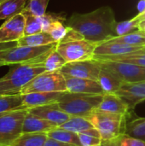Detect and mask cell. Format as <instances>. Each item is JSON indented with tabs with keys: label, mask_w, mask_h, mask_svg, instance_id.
<instances>
[{
	"label": "cell",
	"mask_w": 145,
	"mask_h": 146,
	"mask_svg": "<svg viewBox=\"0 0 145 146\" xmlns=\"http://www.w3.org/2000/svg\"><path fill=\"white\" fill-rule=\"evenodd\" d=\"M65 21L67 27L96 45L116 36L117 21L115 12L109 6L100 7L85 14L74 13Z\"/></svg>",
	"instance_id": "obj_1"
},
{
	"label": "cell",
	"mask_w": 145,
	"mask_h": 146,
	"mask_svg": "<svg viewBox=\"0 0 145 146\" xmlns=\"http://www.w3.org/2000/svg\"><path fill=\"white\" fill-rule=\"evenodd\" d=\"M45 70L43 62H26L15 67L0 78V95L21 94L22 88Z\"/></svg>",
	"instance_id": "obj_2"
},
{
	"label": "cell",
	"mask_w": 145,
	"mask_h": 146,
	"mask_svg": "<svg viewBox=\"0 0 145 146\" xmlns=\"http://www.w3.org/2000/svg\"><path fill=\"white\" fill-rule=\"evenodd\" d=\"M96 46L85 39L78 32L68 27L66 36L57 43L56 49L67 62H73L93 59Z\"/></svg>",
	"instance_id": "obj_3"
},
{
	"label": "cell",
	"mask_w": 145,
	"mask_h": 146,
	"mask_svg": "<svg viewBox=\"0 0 145 146\" xmlns=\"http://www.w3.org/2000/svg\"><path fill=\"white\" fill-rule=\"evenodd\" d=\"M103 94H85L65 92L57 104L62 110L70 116H90L98 107Z\"/></svg>",
	"instance_id": "obj_4"
},
{
	"label": "cell",
	"mask_w": 145,
	"mask_h": 146,
	"mask_svg": "<svg viewBox=\"0 0 145 146\" xmlns=\"http://www.w3.org/2000/svg\"><path fill=\"white\" fill-rule=\"evenodd\" d=\"M57 43L44 46H20L15 44L0 51V63L2 66L15 65L26 62H44Z\"/></svg>",
	"instance_id": "obj_5"
},
{
	"label": "cell",
	"mask_w": 145,
	"mask_h": 146,
	"mask_svg": "<svg viewBox=\"0 0 145 146\" xmlns=\"http://www.w3.org/2000/svg\"><path fill=\"white\" fill-rule=\"evenodd\" d=\"M87 119L99 132L102 140L120 138L126 134V127L129 120L120 115L95 110Z\"/></svg>",
	"instance_id": "obj_6"
},
{
	"label": "cell",
	"mask_w": 145,
	"mask_h": 146,
	"mask_svg": "<svg viewBox=\"0 0 145 146\" xmlns=\"http://www.w3.org/2000/svg\"><path fill=\"white\" fill-rule=\"evenodd\" d=\"M67 92L66 79L64 74L58 71H44L37 75L27 85H26L21 94L32 92Z\"/></svg>",
	"instance_id": "obj_7"
},
{
	"label": "cell",
	"mask_w": 145,
	"mask_h": 146,
	"mask_svg": "<svg viewBox=\"0 0 145 146\" xmlns=\"http://www.w3.org/2000/svg\"><path fill=\"white\" fill-rule=\"evenodd\" d=\"M27 109H21L0 115V145L11 146L22 133Z\"/></svg>",
	"instance_id": "obj_8"
},
{
	"label": "cell",
	"mask_w": 145,
	"mask_h": 146,
	"mask_svg": "<svg viewBox=\"0 0 145 146\" xmlns=\"http://www.w3.org/2000/svg\"><path fill=\"white\" fill-rule=\"evenodd\" d=\"M101 62L96 59L67 62L61 69L64 76L97 80L101 71Z\"/></svg>",
	"instance_id": "obj_9"
},
{
	"label": "cell",
	"mask_w": 145,
	"mask_h": 146,
	"mask_svg": "<svg viewBox=\"0 0 145 146\" xmlns=\"http://www.w3.org/2000/svg\"><path fill=\"white\" fill-rule=\"evenodd\" d=\"M99 62L103 67L116 74L124 81V83H137L145 80V67L119 62Z\"/></svg>",
	"instance_id": "obj_10"
},
{
	"label": "cell",
	"mask_w": 145,
	"mask_h": 146,
	"mask_svg": "<svg viewBox=\"0 0 145 146\" xmlns=\"http://www.w3.org/2000/svg\"><path fill=\"white\" fill-rule=\"evenodd\" d=\"M26 17L19 13L7 20L0 27V44L17 42L25 35Z\"/></svg>",
	"instance_id": "obj_11"
},
{
	"label": "cell",
	"mask_w": 145,
	"mask_h": 146,
	"mask_svg": "<svg viewBox=\"0 0 145 146\" xmlns=\"http://www.w3.org/2000/svg\"><path fill=\"white\" fill-rule=\"evenodd\" d=\"M96 110L123 115L130 121L132 119V113L134 110L117 93H104L103 99Z\"/></svg>",
	"instance_id": "obj_12"
},
{
	"label": "cell",
	"mask_w": 145,
	"mask_h": 146,
	"mask_svg": "<svg viewBox=\"0 0 145 146\" xmlns=\"http://www.w3.org/2000/svg\"><path fill=\"white\" fill-rule=\"evenodd\" d=\"M67 92L85 94H104L97 80L65 76Z\"/></svg>",
	"instance_id": "obj_13"
},
{
	"label": "cell",
	"mask_w": 145,
	"mask_h": 146,
	"mask_svg": "<svg viewBox=\"0 0 145 146\" xmlns=\"http://www.w3.org/2000/svg\"><path fill=\"white\" fill-rule=\"evenodd\" d=\"M28 110L35 115H38L43 119L55 123L58 127L62 125L70 118L69 115H68L60 109L57 102L44 106L32 108Z\"/></svg>",
	"instance_id": "obj_14"
},
{
	"label": "cell",
	"mask_w": 145,
	"mask_h": 146,
	"mask_svg": "<svg viewBox=\"0 0 145 146\" xmlns=\"http://www.w3.org/2000/svg\"><path fill=\"white\" fill-rule=\"evenodd\" d=\"M143 49H144V47H137L118 42L105 41L96 46L94 50V56H122L133 53Z\"/></svg>",
	"instance_id": "obj_15"
},
{
	"label": "cell",
	"mask_w": 145,
	"mask_h": 146,
	"mask_svg": "<svg viewBox=\"0 0 145 146\" xmlns=\"http://www.w3.org/2000/svg\"><path fill=\"white\" fill-rule=\"evenodd\" d=\"M116 93L134 110L137 104L145 101V80L137 83H125Z\"/></svg>",
	"instance_id": "obj_16"
},
{
	"label": "cell",
	"mask_w": 145,
	"mask_h": 146,
	"mask_svg": "<svg viewBox=\"0 0 145 146\" xmlns=\"http://www.w3.org/2000/svg\"><path fill=\"white\" fill-rule=\"evenodd\" d=\"M63 92H32L22 95V105L25 109L44 106L56 103Z\"/></svg>",
	"instance_id": "obj_17"
},
{
	"label": "cell",
	"mask_w": 145,
	"mask_h": 146,
	"mask_svg": "<svg viewBox=\"0 0 145 146\" xmlns=\"http://www.w3.org/2000/svg\"><path fill=\"white\" fill-rule=\"evenodd\" d=\"M57 127L58 126L55 123L35 115L28 110V113L23 122L22 133H47Z\"/></svg>",
	"instance_id": "obj_18"
},
{
	"label": "cell",
	"mask_w": 145,
	"mask_h": 146,
	"mask_svg": "<svg viewBox=\"0 0 145 146\" xmlns=\"http://www.w3.org/2000/svg\"><path fill=\"white\" fill-rule=\"evenodd\" d=\"M97 81L104 93H116L125 84L116 74L103 66Z\"/></svg>",
	"instance_id": "obj_19"
},
{
	"label": "cell",
	"mask_w": 145,
	"mask_h": 146,
	"mask_svg": "<svg viewBox=\"0 0 145 146\" xmlns=\"http://www.w3.org/2000/svg\"><path fill=\"white\" fill-rule=\"evenodd\" d=\"M93 59H96L98 61H110V62L132 63V64H136V65L145 67V48L138 51L130 53L127 55L94 56Z\"/></svg>",
	"instance_id": "obj_20"
},
{
	"label": "cell",
	"mask_w": 145,
	"mask_h": 146,
	"mask_svg": "<svg viewBox=\"0 0 145 146\" xmlns=\"http://www.w3.org/2000/svg\"><path fill=\"white\" fill-rule=\"evenodd\" d=\"M51 44H56L51 36L45 32H40L38 33L24 35L21 39L17 41V45L20 46H44Z\"/></svg>",
	"instance_id": "obj_21"
},
{
	"label": "cell",
	"mask_w": 145,
	"mask_h": 146,
	"mask_svg": "<svg viewBox=\"0 0 145 146\" xmlns=\"http://www.w3.org/2000/svg\"><path fill=\"white\" fill-rule=\"evenodd\" d=\"M28 0H3L0 2V21L7 20L19 13L26 7Z\"/></svg>",
	"instance_id": "obj_22"
},
{
	"label": "cell",
	"mask_w": 145,
	"mask_h": 146,
	"mask_svg": "<svg viewBox=\"0 0 145 146\" xmlns=\"http://www.w3.org/2000/svg\"><path fill=\"white\" fill-rule=\"evenodd\" d=\"M59 127L79 134L90 130L94 127L86 117L70 116V118L62 125L59 126Z\"/></svg>",
	"instance_id": "obj_23"
},
{
	"label": "cell",
	"mask_w": 145,
	"mask_h": 146,
	"mask_svg": "<svg viewBox=\"0 0 145 146\" xmlns=\"http://www.w3.org/2000/svg\"><path fill=\"white\" fill-rule=\"evenodd\" d=\"M108 41L118 42V43H122V44H126L132 45V46L145 48V32L137 29L133 32H131L124 35L113 37Z\"/></svg>",
	"instance_id": "obj_24"
},
{
	"label": "cell",
	"mask_w": 145,
	"mask_h": 146,
	"mask_svg": "<svg viewBox=\"0 0 145 146\" xmlns=\"http://www.w3.org/2000/svg\"><path fill=\"white\" fill-rule=\"evenodd\" d=\"M47 133H22L11 146H44Z\"/></svg>",
	"instance_id": "obj_25"
},
{
	"label": "cell",
	"mask_w": 145,
	"mask_h": 146,
	"mask_svg": "<svg viewBox=\"0 0 145 146\" xmlns=\"http://www.w3.org/2000/svg\"><path fill=\"white\" fill-rule=\"evenodd\" d=\"M25 109L22 105V95H0V115Z\"/></svg>",
	"instance_id": "obj_26"
},
{
	"label": "cell",
	"mask_w": 145,
	"mask_h": 146,
	"mask_svg": "<svg viewBox=\"0 0 145 146\" xmlns=\"http://www.w3.org/2000/svg\"><path fill=\"white\" fill-rule=\"evenodd\" d=\"M47 135L49 138H51L53 139L67 143V144H71L77 146H81L79 137L78 133L62 129L59 127L52 129L49 133H47Z\"/></svg>",
	"instance_id": "obj_27"
},
{
	"label": "cell",
	"mask_w": 145,
	"mask_h": 146,
	"mask_svg": "<svg viewBox=\"0 0 145 146\" xmlns=\"http://www.w3.org/2000/svg\"><path fill=\"white\" fill-rule=\"evenodd\" d=\"M126 134L145 141V117L132 118L126 123Z\"/></svg>",
	"instance_id": "obj_28"
},
{
	"label": "cell",
	"mask_w": 145,
	"mask_h": 146,
	"mask_svg": "<svg viewBox=\"0 0 145 146\" xmlns=\"http://www.w3.org/2000/svg\"><path fill=\"white\" fill-rule=\"evenodd\" d=\"M66 63H67V62L61 56V54L56 50V48L50 52V54L47 56V57L45 58V60L43 62L45 70L50 71V72L61 70L62 68Z\"/></svg>",
	"instance_id": "obj_29"
},
{
	"label": "cell",
	"mask_w": 145,
	"mask_h": 146,
	"mask_svg": "<svg viewBox=\"0 0 145 146\" xmlns=\"http://www.w3.org/2000/svg\"><path fill=\"white\" fill-rule=\"evenodd\" d=\"M21 13H23L26 17L25 35H31L43 32L40 17L25 11H21Z\"/></svg>",
	"instance_id": "obj_30"
},
{
	"label": "cell",
	"mask_w": 145,
	"mask_h": 146,
	"mask_svg": "<svg viewBox=\"0 0 145 146\" xmlns=\"http://www.w3.org/2000/svg\"><path fill=\"white\" fill-rule=\"evenodd\" d=\"M140 21H140L139 15H137L136 16H134L133 18H132L130 20L117 22L116 27H115L116 36L124 35V34L129 33L131 32H133V31L138 29V25H139Z\"/></svg>",
	"instance_id": "obj_31"
},
{
	"label": "cell",
	"mask_w": 145,
	"mask_h": 146,
	"mask_svg": "<svg viewBox=\"0 0 145 146\" xmlns=\"http://www.w3.org/2000/svg\"><path fill=\"white\" fill-rule=\"evenodd\" d=\"M50 0H28L22 11L31 13L36 16H42L46 14Z\"/></svg>",
	"instance_id": "obj_32"
},
{
	"label": "cell",
	"mask_w": 145,
	"mask_h": 146,
	"mask_svg": "<svg viewBox=\"0 0 145 146\" xmlns=\"http://www.w3.org/2000/svg\"><path fill=\"white\" fill-rule=\"evenodd\" d=\"M79 137L81 146H97L102 141L100 133L95 127L79 133Z\"/></svg>",
	"instance_id": "obj_33"
},
{
	"label": "cell",
	"mask_w": 145,
	"mask_h": 146,
	"mask_svg": "<svg viewBox=\"0 0 145 146\" xmlns=\"http://www.w3.org/2000/svg\"><path fill=\"white\" fill-rule=\"evenodd\" d=\"M68 33V27L63 24V21H56L53 22L48 33L56 43L61 42Z\"/></svg>",
	"instance_id": "obj_34"
},
{
	"label": "cell",
	"mask_w": 145,
	"mask_h": 146,
	"mask_svg": "<svg viewBox=\"0 0 145 146\" xmlns=\"http://www.w3.org/2000/svg\"><path fill=\"white\" fill-rule=\"evenodd\" d=\"M66 21V19L59 15H55V14H45L42 16H40V21H41V25H42V31L48 33L49 30L50 29L52 24L56 21Z\"/></svg>",
	"instance_id": "obj_35"
},
{
	"label": "cell",
	"mask_w": 145,
	"mask_h": 146,
	"mask_svg": "<svg viewBox=\"0 0 145 146\" xmlns=\"http://www.w3.org/2000/svg\"><path fill=\"white\" fill-rule=\"evenodd\" d=\"M120 146H145V141L141 139L125 134L121 138Z\"/></svg>",
	"instance_id": "obj_36"
},
{
	"label": "cell",
	"mask_w": 145,
	"mask_h": 146,
	"mask_svg": "<svg viewBox=\"0 0 145 146\" xmlns=\"http://www.w3.org/2000/svg\"><path fill=\"white\" fill-rule=\"evenodd\" d=\"M124 136V135H123ZM120 137L117 139H109V140H102L101 143L97 146H120L121 145V138L123 137Z\"/></svg>",
	"instance_id": "obj_37"
},
{
	"label": "cell",
	"mask_w": 145,
	"mask_h": 146,
	"mask_svg": "<svg viewBox=\"0 0 145 146\" xmlns=\"http://www.w3.org/2000/svg\"><path fill=\"white\" fill-rule=\"evenodd\" d=\"M44 146H77L74 145H71V144H67V143H63V142H61V141H58V140H56V139H53L51 138H49L47 139Z\"/></svg>",
	"instance_id": "obj_38"
},
{
	"label": "cell",
	"mask_w": 145,
	"mask_h": 146,
	"mask_svg": "<svg viewBox=\"0 0 145 146\" xmlns=\"http://www.w3.org/2000/svg\"><path fill=\"white\" fill-rule=\"evenodd\" d=\"M17 42H14V43H6V44H0V51L2 50H4L6 48H9L10 46H13L15 44H16ZM0 67H2V64L0 63Z\"/></svg>",
	"instance_id": "obj_39"
},
{
	"label": "cell",
	"mask_w": 145,
	"mask_h": 146,
	"mask_svg": "<svg viewBox=\"0 0 145 146\" xmlns=\"http://www.w3.org/2000/svg\"><path fill=\"white\" fill-rule=\"evenodd\" d=\"M138 13L142 12L145 9V0H141L138 4Z\"/></svg>",
	"instance_id": "obj_40"
},
{
	"label": "cell",
	"mask_w": 145,
	"mask_h": 146,
	"mask_svg": "<svg viewBox=\"0 0 145 146\" xmlns=\"http://www.w3.org/2000/svg\"><path fill=\"white\" fill-rule=\"evenodd\" d=\"M138 29H139V30H141V31H144V32H145V20H144V21H141L139 22Z\"/></svg>",
	"instance_id": "obj_41"
},
{
	"label": "cell",
	"mask_w": 145,
	"mask_h": 146,
	"mask_svg": "<svg viewBox=\"0 0 145 146\" xmlns=\"http://www.w3.org/2000/svg\"><path fill=\"white\" fill-rule=\"evenodd\" d=\"M138 15H139L140 21H144V20H145V9L144 11H142V12H139Z\"/></svg>",
	"instance_id": "obj_42"
},
{
	"label": "cell",
	"mask_w": 145,
	"mask_h": 146,
	"mask_svg": "<svg viewBox=\"0 0 145 146\" xmlns=\"http://www.w3.org/2000/svg\"><path fill=\"white\" fill-rule=\"evenodd\" d=\"M0 146H7V145H0Z\"/></svg>",
	"instance_id": "obj_43"
},
{
	"label": "cell",
	"mask_w": 145,
	"mask_h": 146,
	"mask_svg": "<svg viewBox=\"0 0 145 146\" xmlns=\"http://www.w3.org/2000/svg\"><path fill=\"white\" fill-rule=\"evenodd\" d=\"M0 1H3V0H0Z\"/></svg>",
	"instance_id": "obj_44"
},
{
	"label": "cell",
	"mask_w": 145,
	"mask_h": 146,
	"mask_svg": "<svg viewBox=\"0 0 145 146\" xmlns=\"http://www.w3.org/2000/svg\"><path fill=\"white\" fill-rule=\"evenodd\" d=\"M0 2H1V1H0Z\"/></svg>",
	"instance_id": "obj_45"
}]
</instances>
